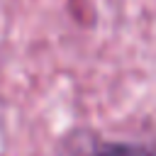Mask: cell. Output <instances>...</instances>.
I'll use <instances>...</instances> for the list:
<instances>
[{
	"instance_id": "1",
	"label": "cell",
	"mask_w": 156,
	"mask_h": 156,
	"mask_svg": "<svg viewBox=\"0 0 156 156\" xmlns=\"http://www.w3.org/2000/svg\"><path fill=\"white\" fill-rule=\"evenodd\" d=\"M95 156H154L149 149L141 146H132V144H107L102 146Z\"/></svg>"
}]
</instances>
